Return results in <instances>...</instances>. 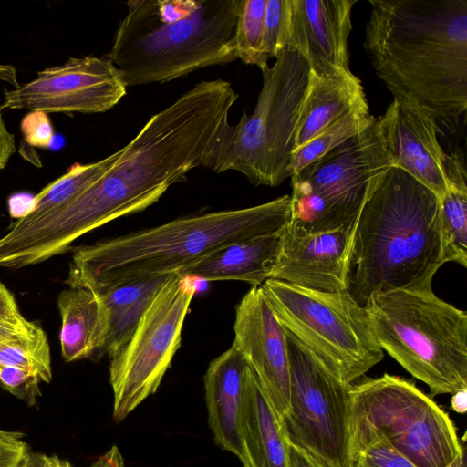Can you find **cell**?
Segmentation results:
<instances>
[{
	"label": "cell",
	"mask_w": 467,
	"mask_h": 467,
	"mask_svg": "<svg viewBox=\"0 0 467 467\" xmlns=\"http://www.w3.org/2000/svg\"><path fill=\"white\" fill-rule=\"evenodd\" d=\"M237 99L230 82L204 80L151 116L108 170L37 222L44 245L62 254L85 234L143 211L204 166Z\"/></svg>",
	"instance_id": "cell-1"
},
{
	"label": "cell",
	"mask_w": 467,
	"mask_h": 467,
	"mask_svg": "<svg viewBox=\"0 0 467 467\" xmlns=\"http://www.w3.org/2000/svg\"><path fill=\"white\" fill-rule=\"evenodd\" d=\"M364 49L394 99L435 119L467 109V0H369Z\"/></svg>",
	"instance_id": "cell-2"
},
{
	"label": "cell",
	"mask_w": 467,
	"mask_h": 467,
	"mask_svg": "<svg viewBox=\"0 0 467 467\" xmlns=\"http://www.w3.org/2000/svg\"><path fill=\"white\" fill-rule=\"evenodd\" d=\"M440 199L390 168L367 198L348 251L346 291L361 306L374 295L431 287L444 264Z\"/></svg>",
	"instance_id": "cell-3"
},
{
	"label": "cell",
	"mask_w": 467,
	"mask_h": 467,
	"mask_svg": "<svg viewBox=\"0 0 467 467\" xmlns=\"http://www.w3.org/2000/svg\"><path fill=\"white\" fill-rule=\"evenodd\" d=\"M290 195L241 209L199 213L72 248L69 287L95 292L136 279L177 274L232 244L281 232Z\"/></svg>",
	"instance_id": "cell-4"
},
{
	"label": "cell",
	"mask_w": 467,
	"mask_h": 467,
	"mask_svg": "<svg viewBox=\"0 0 467 467\" xmlns=\"http://www.w3.org/2000/svg\"><path fill=\"white\" fill-rule=\"evenodd\" d=\"M241 0H132L106 56L127 87L164 83L236 59Z\"/></svg>",
	"instance_id": "cell-5"
},
{
	"label": "cell",
	"mask_w": 467,
	"mask_h": 467,
	"mask_svg": "<svg viewBox=\"0 0 467 467\" xmlns=\"http://www.w3.org/2000/svg\"><path fill=\"white\" fill-rule=\"evenodd\" d=\"M380 346L430 389V397L467 389V313L432 287L372 296L364 306Z\"/></svg>",
	"instance_id": "cell-6"
},
{
	"label": "cell",
	"mask_w": 467,
	"mask_h": 467,
	"mask_svg": "<svg viewBox=\"0 0 467 467\" xmlns=\"http://www.w3.org/2000/svg\"><path fill=\"white\" fill-rule=\"evenodd\" d=\"M263 86L252 114L220 130L203 167L244 174L254 186L276 187L291 176L296 129L308 84L309 67L285 47L262 70Z\"/></svg>",
	"instance_id": "cell-7"
},
{
	"label": "cell",
	"mask_w": 467,
	"mask_h": 467,
	"mask_svg": "<svg viewBox=\"0 0 467 467\" xmlns=\"http://www.w3.org/2000/svg\"><path fill=\"white\" fill-rule=\"evenodd\" d=\"M377 436L416 467H461L465 449L449 414L413 381L384 374L348 390L346 441Z\"/></svg>",
	"instance_id": "cell-8"
},
{
	"label": "cell",
	"mask_w": 467,
	"mask_h": 467,
	"mask_svg": "<svg viewBox=\"0 0 467 467\" xmlns=\"http://www.w3.org/2000/svg\"><path fill=\"white\" fill-rule=\"evenodd\" d=\"M261 287L283 327L341 382L353 384L382 360L365 307L347 291L311 290L273 278Z\"/></svg>",
	"instance_id": "cell-9"
},
{
	"label": "cell",
	"mask_w": 467,
	"mask_h": 467,
	"mask_svg": "<svg viewBox=\"0 0 467 467\" xmlns=\"http://www.w3.org/2000/svg\"><path fill=\"white\" fill-rule=\"evenodd\" d=\"M394 167L375 119L362 131L292 175V227L315 234L352 231L367 198Z\"/></svg>",
	"instance_id": "cell-10"
},
{
	"label": "cell",
	"mask_w": 467,
	"mask_h": 467,
	"mask_svg": "<svg viewBox=\"0 0 467 467\" xmlns=\"http://www.w3.org/2000/svg\"><path fill=\"white\" fill-rule=\"evenodd\" d=\"M192 278L171 275L155 293L127 343L109 364L113 419L121 421L154 394L171 365L197 287Z\"/></svg>",
	"instance_id": "cell-11"
},
{
	"label": "cell",
	"mask_w": 467,
	"mask_h": 467,
	"mask_svg": "<svg viewBox=\"0 0 467 467\" xmlns=\"http://www.w3.org/2000/svg\"><path fill=\"white\" fill-rule=\"evenodd\" d=\"M290 407L283 417L288 439L335 467H346L348 390L324 363L285 330Z\"/></svg>",
	"instance_id": "cell-12"
},
{
	"label": "cell",
	"mask_w": 467,
	"mask_h": 467,
	"mask_svg": "<svg viewBox=\"0 0 467 467\" xmlns=\"http://www.w3.org/2000/svg\"><path fill=\"white\" fill-rule=\"evenodd\" d=\"M127 85L107 57H70L37 72L18 88L4 90L3 109L44 112L99 113L126 95Z\"/></svg>",
	"instance_id": "cell-13"
},
{
	"label": "cell",
	"mask_w": 467,
	"mask_h": 467,
	"mask_svg": "<svg viewBox=\"0 0 467 467\" xmlns=\"http://www.w3.org/2000/svg\"><path fill=\"white\" fill-rule=\"evenodd\" d=\"M234 347L255 374L261 388L283 418L290 407V370L285 329L261 286H252L235 309Z\"/></svg>",
	"instance_id": "cell-14"
},
{
	"label": "cell",
	"mask_w": 467,
	"mask_h": 467,
	"mask_svg": "<svg viewBox=\"0 0 467 467\" xmlns=\"http://www.w3.org/2000/svg\"><path fill=\"white\" fill-rule=\"evenodd\" d=\"M358 0H287L286 47L298 52L315 75L345 72L351 13Z\"/></svg>",
	"instance_id": "cell-15"
},
{
	"label": "cell",
	"mask_w": 467,
	"mask_h": 467,
	"mask_svg": "<svg viewBox=\"0 0 467 467\" xmlns=\"http://www.w3.org/2000/svg\"><path fill=\"white\" fill-rule=\"evenodd\" d=\"M378 119L394 167L408 172L441 199L448 189L452 155L445 153L439 143L436 119L397 99Z\"/></svg>",
	"instance_id": "cell-16"
},
{
	"label": "cell",
	"mask_w": 467,
	"mask_h": 467,
	"mask_svg": "<svg viewBox=\"0 0 467 467\" xmlns=\"http://www.w3.org/2000/svg\"><path fill=\"white\" fill-rule=\"evenodd\" d=\"M352 231L337 229L308 234L287 223L271 278L311 290L346 291Z\"/></svg>",
	"instance_id": "cell-17"
},
{
	"label": "cell",
	"mask_w": 467,
	"mask_h": 467,
	"mask_svg": "<svg viewBox=\"0 0 467 467\" xmlns=\"http://www.w3.org/2000/svg\"><path fill=\"white\" fill-rule=\"evenodd\" d=\"M239 433L243 467H288V438L283 418L248 365Z\"/></svg>",
	"instance_id": "cell-18"
},
{
	"label": "cell",
	"mask_w": 467,
	"mask_h": 467,
	"mask_svg": "<svg viewBox=\"0 0 467 467\" xmlns=\"http://www.w3.org/2000/svg\"><path fill=\"white\" fill-rule=\"evenodd\" d=\"M247 364L231 347L213 359L204 375L208 425L217 446L238 458L240 417Z\"/></svg>",
	"instance_id": "cell-19"
},
{
	"label": "cell",
	"mask_w": 467,
	"mask_h": 467,
	"mask_svg": "<svg viewBox=\"0 0 467 467\" xmlns=\"http://www.w3.org/2000/svg\"><path fill=\"white\" fill-rule=\"evenodd\" d=\"M364 107H368L364 88L350 70L320 76L309 71L294 152L344 115Z\"/></svg>",
	"instance_id": "cell-20"
},
{
	"label": "cell",
	"mask_w": 467,
	"mask_h": 467,
	"mask_svg": "<svg viewBox=\"0 0 467 467\" xmlns=\"http://www.w3.org/2000/svg\"><path fill=\"white\" fill-rule=\"evenodd\" d=\"M283 230L232 244L177 274L192 279L235 280L261 286L272 277L277 264Z\"/></svg>",
	"instance_id": "cell-21"
},
{
	"label": "cell",
	"mask_w": 467,
	"mask_h": 467,
	"mask_svg": "<svg viewBox=\"0 0 467 467\" xmlns=\"http://www.w3.org/2000/svg\"><path fill=\"white\" fill-rule=\"evenodd\" d=\"M62 320L61 354L66 362L99 358L108 331V313L99 296L86 287H69L57 296Z\"/></svg>",
	"instance_id": "cell-22"
},
{
	"label": "cell",
	"mask_w": 467,
	"mask_h": 467,
	"mask_svg": "<svg viewBox=\"0 0 467 467\" xmlns=\"http://www.w3.org/2000/svg\"><path fill=\"white\" fill-rule=\"evenodd\" d=\"M170 275L143 277L96 292L109 320L99 357L108 354L111 358L127 343L155 293Z\"/></svg>",
	"instance_id": "cell-23"
},
{
	"label": "cell",
	"mask_w": 467,
	"mask_h": 467,
	"mask_svg": "<svg viewBox=\"0 0 467 467\" xmlns=\"http://www.w3.org/2000/svg\"><path fill=\"white\" fill-rule=\"evenodd\" d=\"M120 151L119 150L95 162L73 164L66 173L33 197L28 208L13 224L20 226L31 223L68 202L108 170L119 158Z\"/></svg>",
	"instance_id": "cell-24"
},
{
	"label": "cell",
	"mask_w": 467,
	"mask_h": 467,
	"mask_svg": "<svg viewBox=\"0 0 467 467\" xmlns=\"http://www.w3.org/2000/svg\"><path fill=\"white\" fill-rule=\"evenodd\" d=\"M440 229L443 262L467 266V184L466 178L451 179L440 199Z\"/></svg>",
	"instance_id": "cell-25"
},
{
	"label": "cell",
	"mask_w": 467,
	"mask_h": 467,
	"mask_svg": "<svg viewBox=\"0 0 467 467\" xmlns=\"http://www.w3.org/2000/svg\"><path fill=\"white\" fill-rule=\"evenodd\" d=\"M374 119L375 117L369 113L368 107H364L350 111L336 120L293 153L290 164L291 176L362 131Z\"/></svg>",
	"instance_id": "cell-26"
},
{
	"label": "cell",
	"mask_w": 467,
	"mask_h": 467,
	"mask_svg": "<svg viewBox=\"0 0 467 467\" xmlns=\"http://www.w3.org/2000/svg\"><path fill=\"white\" fill-rule=\"evenodd\" d=\"M0 364L29 370L41 381L51 382V354L44 329L36 325L27 332L0 342Z\"/></svg>",
	"instance_id": "cell-27"
},
{
	"label": "cell",
	"mask_w": 467,
	"mask_h": 467,
	"mask_svg": "<svg viewBox=\"0 0 467 467\" xmlns=\"http://www.w3.org/2000/svg\"><path fill=\"white\" fill-rule=\"evenodd\" d=\"M267 0H241L238 10L234 47L236 59L258 67H268L263 52V36Z\"/></svg>",
	"instance_id": "cell-28"
},
{
	"label": "cell",
	"mask_w": 467,
	"mask_h": 467,
	"mask_svg": "<svg viewBox=\"0 0 467 467\" xmlns=\"http://www.w3.org/2000/svg\"><path fill=\"white\" fill-rule=\"evenodd\" d=\"M287 0H267L263 36V52L276 57L286 47Z\"/></svg>",
	"instance_id": "cell-29"
},
{
	"label": "cell",
	"mask_w": 467,
	"mask_h": 467,
	"mask_svg": "<svg viewBox=\"0 0 467 467\" xmlns=\"http://www.w3.org/2000/svg\"><path fill=\"white\" fill-rule=\"evenodd\" d=\"M40 381L34 372L0 364V386L29 406L36 404L41 396Z\"/></svg>",
	"instance_id": "cell-30"
},
{
	"label": "cell",
	"mask_w": 467,
	"mask_h": 467,
	"mask_svg": "<svg viewBox=\"0 0 467 467\" xmlns=\"http://www.w3.org/2000/svg\"><path fill=\"white\" fill-rule=\"evenodd\" d=\"M20 130L24 140L32 147L50 148L54 139V128L47 112L33 110L21 120Z\"/></svg>",
	"instance_id": "cell-31"
},
{
	"label": "cell",
	"mask_w": 467,
	"mask_h": 467,
	"mask_svg": "<svg viewBox=\"0 0 467 467\" xmlns=\"http://www.w3.org/2000/svg\"><path fill=\"white\" fill-rule=\"evenodd\" d=\"M288 467L335 466L317 453L292 442L288 439Z\"/></svg>",
	"instance_id": "cell-32"
},
{
	"label": "cell",
	"mask_w": 467,
	"mask_h": 467,
	"mask_svg": "<svg viewBox=\"0 0 467 467\" xmlns=\"http://www.w3.org/2000/svg\"><path fill=\"white\" fill-rule=\"evenodd\" d=\"M29 451L27 444L23 440L0 445V467H21Z\"/></svg>",
	"instance_id": "cell-33"
},
{
	"label": "cell",
	"mask_w": 467,
	"mask_h": 467,
	"mask_svg": "<svg viewBox=\"0 0 467 467\" xmlns=\"http://www.w3.org/2000/svg\"><path fill=\"white\" fill-rule=\"evenodd\" d=\"M0 318L25 323L27 320L19 312L17 304L12 293L0 281Z\"/></svg>",
	"instance_id": "cell-34"
},
{
	"label": "cell",
	"mask_w": 467,
	"mask_h": 467,
	"mask_svg": "<svg viewBox=\"0 0 467 467\" xmlns=\"http://www.w3.org/2000/svg\"><path fill=\"white\" fill-rule=\"evenodd\" d=\"M3 109L0 105V170L5 168L10 157L16 152L15 136L5 127Z\"/></svg>",
	"instance_id": "cell-35"
},
{
	"label": "cell",
	"mask_w": 467,
	"mask_h": 467,
	"mask_svg": "<svg viewBox=\"0 0 467 467\" xmlns=\"http://www.w3.org/2000/svg\"><path fill=\"white\" fill-rule=\"evenodd\" d=\"M36 324L26 321L25 323L13 322L0 318V342L20 333L33 329Z\"/></svg>",
	"instance_id": "cell-36"
},
{
	"label": "cell",
	"mask_w": 467,
	"mask_h": 467,
	"mask_svg": "<svg viewBox=\"0 0 467 467\" xmlns=\"http://www.w3.org/2000/svg\"><path fill=\"white\" fill-rule=\"evenodd\" d=\"M90 467H125L122 454L116 445L99 456Z\"/></svg>",
	"instance_id": "cell-37"
},
{
	"label": "cell",
	"mask_w": 467,
	"mask_h": 467,
	"mask_svg": "<svg viewBox=\"0 0 467 467\" xmlns=\"http://www.w3.org/2000/svg\"><path fill=\"white\" fill-rule=\"evenodd\" d=\"M451 409L458 413H465L467 410V389L459 390L452 394Z\"/></svg>",
	"instance_id": "cell-38"
},
{
	"label": "cell",
	"mask_w": 467,
	"mask_h": 467,
	"mask_svg": "<svg viewBox=\"0 0 467 467\" xmlns=\"http://www.w3.org/2000/svg\"><path fill=\"white\" fill-rule=\"evenodd\" d=\"M0 80L18 88L20 85L16 77V69L11 65L0 64Z\"/></svg>",
	"instance_id": "cell-39"
},
{
	"label": "cell",
	"mask_w": 467,
	"mask_h": 467,
	"mask_svg": "<svg viewBox=\"0 0 467 467\" xmlns=\"http://www.w3.org/2000/svg\"><path fill=\"white\" fill-rule=\"evenodd\" d=\"M43 467H74L68 461L59 458L57 455L43 454Z\"/></svg>",
	"instance_id": "cell-40"
},
{
	"label": "cell",
	"mask_w": 467,
	"mask_h": 467,
	"mask_svg": "<svg viewBox=\"0 0 467 467\" xmlns=\"http://www.w3.org/2000/svg\"><path fill=\"white\" fill-rule=\"evenodd\" d=\"M23 440V434L16 431H4L0 429V445L9 444Z\"/></svg>",
	"instance_id": "cell-41"
},
{
	"label": "cell",
	"mask_w": 467,
	"mask_h": 467,
	"mask_svg": "<svg viewBox=\"0 0 467 467\" xmlns=\"http://www.w3.org/2000/svg\"><path fill=\"white\" fill-rule=\"evenodd\" d=\"M22 467H43V454L29 451Z\"/></svg>",
	"instance_id": "cell-42"
},
{
	"label": "cell",
	"mask_w": 467,
	"mask_h": 467,
	"mask_svg": "<svg viewBox=\"0 0 467 467\" xmlns=\"http://www.w3.org/2000/svg\"><path fill=\"white\" fill-rule=\"evenodd\" d=\"M349 467H367V466L361 462H355L352 465H350ZM461 467H465V463H463Z\"/></svg>",
	"instance_id": "cell-43"
},
{
	"label": "cell",
	"mask_w": 467,
	"mask_h": 467,
	"mask_svg": "<svg viewBox=\"0 0 467 467\" xmlns=\"http://www.w3.org/2000/svg\"><path fill=\"white\" fill-rule=\"evenodd\" d=\"M24 464V463H23ZM22 467V466H21Z\"/></svg>",
	"instance_id": "cell-44"
},
{
	"label": "cell",
	"mask_w": 467,
	"mask_h": 467,
	"mask_svg": "<svg viewBox=\"0 0 467 467\" xmlns=\"http://www.w3.org/2000/svg\"><path fill=\"white\" fill-rule=\"evenodd\" d=\"M4 445V444H3Z\"/></svg>",
	"instance_id": "cell-45"
}]
</instances>
